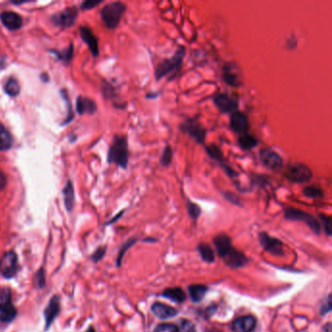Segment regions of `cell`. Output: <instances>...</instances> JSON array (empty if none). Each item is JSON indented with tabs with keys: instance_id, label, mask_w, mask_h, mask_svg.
<instances>
[{
	"instance_id": "1",
	"label": "cell",
	"mask_w": 332,
	"mask_h": 332,
	"mask_svg": "<svg viewBox=\"0 0 332 332\" xmlns=\"http://www.w3.org/2000/svg\"><path fill=\"white\" fill-rule=\"evenodd\" d=\"M185 55H186V47L180 45L174 51L173 55L160 60L155 67L154 71L155 80L158 82L163 78L167 77L168 82L172 81L180 72L183 66V60Z\"/></svg>"
},
{
	"instance_id": "2",
	"label": "cell",
	"mask_w": 332,
	"mask_h": 332,
	"mask_svg": "<svg viewBox=\"0 0 332 332\" xmlns=\"http://www.w3.org/2000/svg\"><path fill=\"white\" fill-rule=\"evenodd\" d=\"M129 144L128 138L123 135H116L111 143L108 161L110 164H115L116 166L126 169L129 165Z\"/></svg>"
},
{
	"instance_id": "3",
	"label": "cell",
	"mask_w": 332,
	"mask_h": 332,
	"mask_svg": "<svg viewBox=\"0 0 332 332\" xmlns=\"http://www.w3.org/2000/svg\"><path fill=\"white\" fill-rule=\"evenodd\" d=\"M179 131L193 139L197 144L205 145L208 135L207 128L200 122L199 117H185L178 126Z\"/></svg>"
},
{
	"instance_id": "4",
	"label": "cell",
	"mask_w": 332,
	"mask_h": 332,
	"mask_svg": "<svg viewBox=\"0 0 332 332\" xmlns=\"http://www.w3.org/2000/svg\"><path fill=\"white\" fill-rule=\"evenodd\" d=\"M127 11V6L121 1H114L107 4L101 11V16L106 27L110 29L117 28L124 14Z\"/></svg>"
},
{
	"instance_id": "5",
	"label": "cell",
	"mask_w": 332,
	"mask_h": 332,
	"mask_svg": "<svg viewBox=\"0 0 332 332\" xmlns=\"http://www.w3.org/2000/svg\"><path fill=\"white\" fill-rule=\"evenodd\" d=\"M285 179L294 184L308 183L312 180L314 173L310 166L301 162H294L285 167L283 172Z\"/></svg>"
},
{
	"instance_id": "6",
	"label": "cell",
	"mask_w": 332,
	"mask_h": 332,
	"mask_svg": "<svg viewBox=\"0 0 332 332\" xmlns=\"http://www.w3.org/2000/svg\"><path fill=\"white\" fill-rule=\"evenodd\" d=\"M222 81L229 87L241 88L244 85V73L240 64L234 60L225 61L221 68Z\"/></svg>"
},
{
	"instance_id": "7",
	"label": "cell",
	"mask_w": 332,
	"mask_h": 332,
	"mask_svg": "<svg viewBox=\"0 0 332 332\" xmlns=\"http://www.w3.org/2000/svg\"><path fill=\"white\" fill-rule=\"evenodd\" d=\"M213 104L222 114H232L239 111V99L227 92H217L212 98Z\"/></svg>"
},
{
	"instance_id": "8",
	"label": "cell",
	"mask_w": 332,
	"mask_h": 332,
	"mask_svg": "<svg viewBox=\"0 0 332 332\" xmlns=\"http://www.w3.org/2000/svg\"><path fill=\"white\" fill-rule=\"evenodd\" d=\"M284 219L291 221H302L306 223L312 231L319 234L321 232V224L312 215L295 208H286L283 211Z\"/></svg>"
},
{
	"instance_id": "9",
	"label": "cell",
	"mask_w": 332,
	"mask_h": 332,
	"mask_svg": "<svg viewBox=\"0 0 332 332\" xmlns=\"http://www.w3.org/2000/svg\"><path fill=\"white\" fill-rule=\"evenodd\" d=\"M258 158L263 166L273 171H278L284 166L283 158L271 147H264L260 149Z\"/></svg>"
},
{
	"instance_id": "10",
	"label": "cell",
	"mask_w": 332,
	"mask_h": 332,
	"mask_svg": "<svg viewBox=\"0 0 332 332\" xmlns=\"http://www.w3.org/2000/svg\"><path fill=\"white\" fill-rule=\"evenodd\" d=\"M229 127L232 132H234L239 136L248 134L250 131L249 116L245 112L240 111L230 114Z\"/></svg>"
},
{
	"instance_id": "11",
	"label": "cell",
	"mask_w": 332,
	"mask_h": 332,
	"mask_svg": "<svg viewBox=\"0 0 332 332\" xmlns=\"http://www.w3.org/2000/svg\"><path fill=\"white\" fill-rule=\"evenodd\" d=\"M18 272V257L13 251H7L0 257V273L6 278L14 277Z\"/></svg>"
},
{
	"instance_id": "12",
	"label": "cell",
	"mask_w": 332,
	"mask_h": 332,
	"mask_svg": "<svg viewBox=\"0 0 332 332\" xmlns=\"http://www.w3.org/2000/svg\"><path fill=\"white\" fill-rule=\"evenodd\" d=\"M78 10L75 7H69L65 10L55 14L52 17V21L55 26L60 28H70L74 25L75 21L77 20Z\"/></svg>"
},
{
	"instance_id": "13",
	"label": "cell",
	"mask_w": 332,
	"mask_h": 332,
	"mask_svg": "<svg viewBox=\"0 0 332 332\" xmlns=\"http://www.w3.org/2000/svg\"><path fill=\"white\" fill-rule=\"evenodd\" d=\"M259 241L262 245V247L266 249L268 252L274 254V255H281L283 253L282 249V244L279 240L270 237L266 233H260L259 234Z\"/></svg>"
},
{
	"instance_id": "14",
	"label": "cell",
	"mask_w": 332,
	"mask_h": 332,
	"mask_svg": "<svg viewBox=\"0 0 332 332\" xmlns=\"http://www.w3.org/2000/svg\"><path fill=\"white\" fill-rule=\"evenodd\" d=\"M0 20L5 28L14 31L23 27V18L12 11H5L0 14Z\"/></svg>"
},
{
	"instance_id": "15",
	"label": "cell",
	"mask_w": 332,
	"mask_h": 332,
	"mask_svg": "<svg viewBox=\"0 0 332 332\" xmlns=\"http://www.w3.org/2000/svg\"><path fill=\"white\" fill-rule=\"evenodd\" d=\"M256 327V319L253 316H243L236 319L231 326L233 332H252Z\"/></svg>"
},
{
	"instance_id": "16",
	"label": "cell",
	"mask_w": 332,
	"mask_h": 332,
	"mask_svg": "<svg viewBox=\"0 0 332 332\" xmlns=\"http://www.w3.org/2000/svg\"><path fill=\"white\" fill-rule=\"evenodd\" d=\"M223 258L225 259L226 264L232 268L243 267L248 262L247 257L244 255V253L235 249H231Z\"/></svg>"
},
{
	"instance_id": "17",
	"label": "cell",
	"mask_w": 332,
	"mask_h": 332,
	"mask_svg": "<svg viewBox=\"0 0 332 332\" xmlns=\"http://www.w3.org/2000/svg\"><path fill=\"white\" fill-rule=\"evenodd\" d=\"M80 35L84 42L89 46L92 54L97 56L99 55V44H98V39L93 33L92 29L88 27H81L80 28Z\"/></svg>"
},
{
	"instance_id": "18",
	"label": "cell",
	"mask_w": 332,
	"mask_h": 332,
	"mask_svg": "<svg viewBox=\"0 0 332 332\" xmlns=\"http://www.w3.org/2000/svg\"><path fill=\"white\" fill-rule=\"evenodd\" d=\"M152 312L158 319L161 320L173 318L177 315V311L174 308L160 302H155L152 305Z\"/></svg>"
},
{
	"instance_id": "19",
	"label": "cell",
	"mask_w": 332,
	"mask_h": 332,
	"mask_svg": "<svg viewBox=\"0 0 332 332\" xmlns=\"http://www.w3.org/2000/svg\"><path fill=\"white\" fill-rule=\"evenodd\" d=\"M59 298L54 296L45 310V321H46V329H48L51 324L54 322L58 312H59Z\"/></svg>"
},
{
	"instance_id": "20",
	"label": "cell",
	"mask_w": 332,
	"mask_h": 332,
	"mask_svg": "<svg viewBox=\"0 0 332 332\" xmlns=\"http://www.w3.org/2000/svg\"><path fill=\"white\" fill-rule=\"evenodd\" d=\"M237 143L243 151H251L259 144V139L250 133L241 135L237 139Z\"/></svg>"
},
{
	"instance_id": "21",
	"label": "cell",
	"mask_w": 332,
	"mask_h": 332,
	"mask_svg": "<svg viewBox=\"0 0 332 332\" xmlns=\"http://www.w3.org/2000/svg\"><path fill=\"white\" fill-rule=\"evenodd\" d=\"M205 151L210 159L215 161L218 166L226 161L221 148L217 143H210L208 145H205Z\"/></svg>"
},
{
	"instance_id": "22",
	"label": "cell",
	"mask_w": 332,
	"mask_h": 332,
	"mask_svg": "<svg viewBox=\"0 0 332 332\" xmlns=\"http://www.w3.org/2000/svg\"><path fill=\"white\" fill-rule=\"evenodd\" d=\"M214 242H215V245H216V248H217L219 254L221 257H224L231 249H233L230 238L225 234L218 235L214 239Z\"/></svg>"
},
{
	"instance_id": "23",
	"label": "cell",
	"mask_w": 332,
	"mask_h": 332,
	"mask_svg": "<svg viewBox=\"0 0 332 332\" xmlns=\"http://www.w3.org/2000/svg\"><path fill=\"white\" fill-rule=\"evenodd\" d=\"M76 110L80 115L83 114H94L97 111V106L96 104L85 97H78L77 103H76Z\"/></svg>"
},
{
	"instance_id": "24",
	"label": "cell",
	"mask_w": 332,
	"mask_h": 332,
	"mask_svg": "<svg viewBox=\"0 0 332 332\" xmlns=\"http://www.w3.org/2000/svg\"><path fill=\"white\" fill-rule=\"evenodd\" d=\"M271 185V178L266 174L253 173L250 176V188L265 189L267 186Z\"/></svg>"
},
{
	"instance_id": "25",
	"label": "cell",
	"mask_w": 332,
	"mask_h": 332,
	"mask_svg": "<svg viewBox=\"0 0 332 332\" xmlns=\"http://www.w3.org/2000/svg\"><path fill=\"white\" fill-rule=\"evenodd\" d=\"M162 295L165 297V298H167L173 302H176V303H182L185 301L186 299V295H185V292L179 288V287H173V288H166Z\"/></svg>"
},
{
	"instance_id": "26",
	"label": "cell",
	"mask_w": 332,
	"mask_h": 332,
	"mask_svg": "<svg viewBox=\"0 0 332 332\" xmlns=\"http://www.w3.org/2000/svg\"><path fill=\"white\" fill-rule=\"evenodd\" d=\"M63 200H64V205H65V208L68 212L72 211L73 209V206H74V199H75V196H74V188H73V184H72V181L71 180H68L63 188Z\"/></svg>"
},
{
	"instance_id": "27",
	"label": "cell",
	"mask_w": 332,
	"mask_h": 332,
	"mask_svg": "<svg viewBox=\"0 0 332 332\" xmlns=\"http://www.w3.org/2000/svg\"><path fill=\"white\" fill-rule=\"evenodd\" d=\"M13 137L6 127L0 123V151H7L13 145Z\"/></svg>"
},
{
	"instance_id": "28",
	"label": "cell",
	"mask_w": 332,
	"mask_h": 332,
	"mask_svg": "<svg viewBox=\"0 0 332 332\" xmlns=\"http://www.w3.org/2000/svg\"><path fill=\"white\" fill-rule=\"evenodd\" d=\"M189 294L194 302H200L205 297L208 287L203 284H192L188 287Z\"/></svg>"
},
{
	"instance_id": "29",
	"label": "cell",
	"mask_w": 332,
	"mask_h": 332,
	"mask_svg": "<svg viewBox=\"0 0 332 332\" xmlns=\"http://www.w3.org/2000/svg\"><path fill=\"white\" fill-rule=\"evenodd\" d=\"M4 91L8 96L16 97L21 92V86L17 79H15L14 77H11L6 81V83L4 85Z\"/></svg>"
},
{
	"instance_id": "30",
	"label": "cell",
	"mask_w": 332,
	"mask_h": 332,
	"mask_svg": "<svg viewBox=\"0 0 332 332\" xmlns=\"http://www.w3.org/2000/svg\"><path fill=\"white\" fill-rule=\"evenodd\" d=\"M173 159V150L170 144H166L159 159V164L163 167H168L172 163Z\"/></svg>"
},
{
	"instance_id": "31",
	"label": "cell",
	"mask_w": 332,
	"mask_h": 332,
	"mask_svg": "<svg viewBox=\"0 0 332 332\" xmlns=\"http://www.w3.org/2000/svg\"><path fill=\"white\" fill-rule=\"evenodd\" d=\"M302 192L304 196L310 199H321V198H324L325 196L324 190L321 187L316 186V185L305 186Z\"/></svg>"
},
{
	"instance_id": "32",
	"label": "cell",
	"mask_w": 332,
	"mask_h": 332,
	"mask_svg": "<svg viewBox=\"0 0 332 332\" xmlns=\"http://www.w3.org/2000/svg\"><path fill=\"white\" fill-rule=\"evenodd\" d=\"M17 316V311L13 304L9 305L0 311V321L2 323H11Z\"/></svg>"
},
{
	"instance_id": "33",
	"label": "cell",
	"mask_w": 332,
	"mask_h": 332,
	"mask_svg": "<svg viewBox=\"0 0 332 332\" xmlns=\"http://www.w3.org/2000/svg\"><path fill=\"white\" fill-rule=\"evenodd\" d=\"M198 250L202 256V258L207 262H214L215 253L213 249L207 244H200L198 246Z\"/></svg>"
},
{
	"instance_id": "34",
	"label": "cell",
	"mask_w": 332,
	"mask_h": 332,
	"mask_svg": "<svg viewBox=\"0 0 332 332\" xmlns=\"http://www.w3.org/2000/svg\"><path fill=\"white\" fill-rule=\"evenodd\" d=\"M11 291L9 288H0V311L11 305Z\"/></svg>"
},
{
	"instance_id": "35",
	"label": "cell",
	"mask_w": 332,
	"mask_h": 332,
	"mask_svg": "<svg viewBox=\"0 0 332 332\" xmlns=\"http://www.w3.org/2000/svg\"><path fill=\"white\" fill-rule=\"evenodd\" d=\"M186 208H187V212H188V215L189 217L196 221L199 219V217L201 216V208L194 202H191L189 200H187V203H186Z\"/></svg>"
},
{
	"instance_id": "36",
	"label": "cell",
	"mask_w": 332,
	"mask_h": 332,
	"mask_svg": "<svg viewBox=\"0 0 332 332\" xmlns=\"http://www.w3.org/2000/svg\"><path fill=\"white\" fill-rule=\"evenodd\" d=\"M55 54L60 60H62L63 62H65V63L67 64V63H69L70 60L72 59V55H73V46H72V44H70L69 47H68L66 50L61 51V52H57V51H55Z\"/></svg>"
},
{
	"instance_id": "37",
	"label": "cell",
	"mask_w": 332,
	"mask_h": 332,
	"mask_svg": "<svg viewBox=\"0 0 332 332\" xmlns=\"http://www.w3.org/2000/svg\"><path fill=\"white\" fill-rule=\"evenodd\" d=\"M221 195L223 196V198L229 202L230 204L232 205H235V206H239V207H242V201H241V198L236 195L231 191H221Z\"/></svg>"
},
{
	"instance_id": "38",
	"label": "cell",
	"mask_w": 332,
	"mask_h": 332,
	"mask_svg": "<svg viewBox=\"0 0 332 332\" xmlns=\"http://www.w3.org/2000/svg\"><path fill=\"white\" fill-rule=\"evenodd\" d=\"M177 329H178V332H196L195 325L188 320L180 321V324L177 327Z\"/></svg>"
},
{
	"instance_id": "39",
	"label": "cell",
	"mask_w": 332,
	"mask_h": 332,
	"mask_svg": "<svg viewBox=\"0 0 332 332\" xmlns=\"http://www.w3.org/2000/svg\"><path fill=\"white\" fill-rule=\"evenodd\" d=\"M320 219H321V221H322V224L324 226V229H325V232L331 236L332 235V227H331V224H332V218L330 216H327V215H324V214H320Z\"/></svg>"
},
{
	"instance_id": "40",
	"label": "cell",
	"mask_w": 332,
	"mask_h": 332,
	"mask_svg": "<svg viewBox=\"0 0 332 332\" xmlns=\"http://www.w3.org/2000/svg\"><path fill=\"white\" fill-rule=\"evenodd\" d=\"M153 332H178V329L172 324H161Z\"/></svg>"
},
{
	"instance_id": "41",
	"label": "cell",
	"mask_w": 332,
	"mask_h": 332,
	"mask_svg": "<svg viewBox=\"0 0 332 332\" xmlns=\"http://www.w3.org/2000/svg\"><path fill=\"white\" fill-rule=\"evenodd\" d=\"M104 95L105 97L108 99V100H113L116 98V93H115V89L113 88L112 85H110V84H107L105 87H104Z\"/></svg>"
},
{
	"instance_id": "42",
	"label": "cell",
	"mask_w": 332,
	"mask_h": 332,
	"mask_svg": "<svg viewBox=\"0 0 332 332\" xmlns=\"http://www.w3.org/2000/svg\"><path fill=\"white\" fill-rule=\"evenodd\" d=\"M102 3V1H93V0H88L84 1L81 4V9L82 10H91L97 6H99Z\"/></svg>"
},
{
	"instance_id": "43",
	"label": "cell",
	"mask_w": 332,
	"mask_h": 332,
	"mask_svg": "<svg viewBox=\"0 0 332 332\" xmlns=\"http://www.w3.org/2000/svg\"><path fill=\"white\" fill-rule=\"evenodd\" d=\"M297 44H298V40L296 39V37L294 36H291L289 38L286 39V42H285V48L288 49V50H293L297 47Z\"/></svg>"
},
{
	"instance_id": "44",
	"label": "cell",
	"mask_w": 332,
	"mask_h": 332,
	"mask_svg": "<svg viewBox=\"0 0 332 332\" xmlns=\"http://www.w3.org/2000/svg\"><path fill=\"white\" fill-rule=\"evenodd\" d=\"M327 305H323L322 306V309H321V314L322 315H326L327 313L331 312L332 310V300H331V296H329L328 300H327Z\"/></svg>"
},
{
	"instance_id": "45",
	"label": "cell",
	"mask_w": 332,
	"mask_h": 332,
	"mask_svg": "<svg viewBox=\"0 0 332 332\" xmlns=\"http://www.w3.org/2000/svg\"><path fill=\"white\" fill-rule=\"evenodd\" d=\"M7 185V178L4 172L0 169V191H3Z\"/></svg>"
},
{
	"instance_id": "46",
	"label": "cell",
	"mask_w": 332,
	"mask_h": 332,
	"mask_svg": "<svg viewBox=\"0 0 332 332\" xmlns=\"http://www.w3.org/2000/svg\"><path fill=\"white\" fill-rule=\"evenodd\" d=\"M161 96V92H149L145 95V99L147 100H156Z\"/></svg>"
},
{
	"instance_id": "47",
	"label": "cell",
	"mask_w": 332,
	"mask_h": 332,
	"mask_svg": "<svg viewBox=\"0 0 332 332\" xmlns=\"http://www.w3.org/2000/svg\"><path fill=\"white\" fill-rule=\"evenodd\" d=\"M105 252H106V249H100L99 250H97V251L95 252V254H94V257H93L94 260H95V261L100 260V259L104 256Z\"/></svg>"
},
{
	"instance_id": "48",
	"label": "cell",
	"mask_w": 332,
	"mask_h": 332,
	"mask_svg": "<svg viewBox=\"0 0 332 332\" xmlns=\"http://www.w3.org/2000/svg\"><path fill=\"white\" fill-rule=\"evenodd\" d=\"M6 66V56L0 55V69H3Z\"/></svg>"
},
{
	"instance_id": "49",
	"label": "cell",
	"mask_w": 332,
	"mask_h": 332,
	"mask_svg": "<svg viewBox=\"0 0 332 332\" xmlns=\"http://www.w3.org/2000/svg\"><path fill=\"white\" fill-rule=\"evenodd\" d=\"M324 330H325V332H332V324H331V323H328V324L326 325V327L324 328Z\"/></svg>"
},
{
	"instance_id": "50",
	"label": "cell",
	"mask_w": 332,
	"mask_h": 332,
	"mask_svg": "<svg viewBox=\"0 0 332 332\" xmlns=\"http://www.w3.org/2000/svg\"><path fill=\"white\" fill-rule=\"evenodd\" d=\"M86 332H96V331L93 328H89V330Z\"/></svg>"
}]
</instances>
